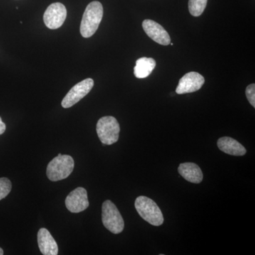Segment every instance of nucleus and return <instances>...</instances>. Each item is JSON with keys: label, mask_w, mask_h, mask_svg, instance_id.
Segmentation results:
<instances>
[{"label": "nucleus", "mask_w": 255, "mask_h": 255, "mask_svg": "<svg viewBox=\"0 0 255 255\" xmlns=\"http://www.w3.org/2000/svg\"><path fill=\"white\" fill-rule=\"evenodd\" d=\"M142 28L151 39L162 46H168L171 38L167 31L160 24L150 19L144 20Z\"/></svg>", "instance_id": "obj_10"}, {"label": "nucleus", "mask_w": 255, "mask_h": 255, "mask_svg": "<svg viewBox=\"0 0 255 255\" xmlns=\"http://www.w3.org/2000/svg\"><path fill=\"white\" fill-rule=\"evenodd\" d=\"M11 181L6 177L0 178V201L7 196L11 190Z\"/></svg>", "instance_id": "obj_16"}, {"label": "nucleus", "mask_w": 255, "mask_h": 255, "mask_svg": "<svg viewBox=\"0 0 255 255\" xmlns=\"http://www.w3.org/2000/svg\"><path fill=\"white\" fill-rule=\"evenodd\" d=\"M135 209L142 219L154 226H159L164 223L162 211L156 203L147 196H138L135 201Z\"/></svg>", "instance_id": "obj_3"}, {"label": "nucleus", "mask_w": 255, "mask_h": 255, "mask_svg": "<svg viewBox=\"0 0 255 255\" xmlns=\"http://www.w3.org/2000/svg\"><path fill=\"white\" fill-rule=\"evenodd\" d=\"M94 87V80L91 78L85 79L75 85L68 92L62 101L63 108L68 109L80 102L85 96L88 95Z\"/></svg>", "instance_id": "obj_6"}, {"label": "nucleus", "mask_w": 255, "mask_h": 255, "mask_svg": "<svg viewBox=\"0 0 255 255\" xmlns=\"http://www.w3.org/2000/svg\"><path fill=\"white\" fill-rule=\"evenodd\" d=\"M205 82V79L201 74L196 72H190L185 74L179 80L176 93L178 95L192 93L200 90Z\"/></svg>", "instance_id": "obj_8"}, {"label": "nucleus", "mask_w": 255, "mask_h": 255, "mask_svg": "<svg viewBox=\"0 0 255 255\" xmlns=\"http://www.w3.org/2000/svg\"><path fill=\"white\" fill-rule=\"evenodd\" d=\"M155 67L156 61L153 58L142 57L136 60L134 67V75L138 79L147 78Z\"/></svg>", "instance_id": "obj_14"}, {"label": "nucleus", "mask_w": 255, "mask_h": 255, "mask_svg": "<svg viewBox=\"0 0 255 255\" xmlns=\"http://www.w3.org/2000/svg\"><path fill=\"white\" fill-rule=\"evenodd\" d=\"M5 130H6V125H5L4 122L1 120V117H0V135H2Z\"/></svg>", "instance_id": "obj_18"}, {"label": "nucleus", "mask_w": 255, "mask_h": 255, "mask_svg": "<svg viewBox=\"0 0 255 255\" xmlns=\"http://www.w3.org/2000/svg\"><path fill=\"white\" fill-rule=\"evenodd\" d=\"M102 223L107 230L119 234L124 231V221L117 206L110 200L105 201L102 205Z\"/></svg>", "instance_id": "obj_5"}, {"label": "nucleus", "mask_w": 255, "mask_h": 255, "mask_svg": "<svg viewBox=\"0 0 255 255\" xmlns=\"http://www.w3.org/2000/svg\"><path fill=\"white\" fill-rule=\"evenodd\" d=\"M103 14V6L100 1H92L87 5L80 24V33L84 38H90L95 34L100 26Z\"/></svg>", "instance_id": "obj_1"}, {"label": "nucleus", "mask_w": 255, "mask_h": 255, "mask_svg": "<svg viewBox=\"0 0 255 255\" xmlns=\"http://www.w3.org/2000/svg\"><path fill=\"white\" fill-rule=\"evenodd\" d=\"M246 97L251 105L255 108V85L251 84L246 88Z\"/></svg>", "instance_id": "obj_17"}, {"label": "nucleus", "mask_w": 255, "mask_h": 255, "mask_svg": "<svg viewBox=\"0 0 255 255\" xmlns=\"http://www.w3.org/2000/svg\"><path fill=\"white\" fill-rule=\"evenodd\" d=\"M120 125L113 117H104L98 121L97 132L100 141L104 145H112L119 140Z\"/></svg>", "instance_id": "obj_4"}, {"label": "nucleus", "mask_w": 255, "mask_h": 255, "mask_svg": "<svg viewBox=\"0 0 255 255\" xmlns=\"http://www.w3.org/2000/svg\"><path fill=\"white\" fill-rule=\"evenodd\" d=\"M4 255V251H3V250L1 249V248H0V255Z\"/></svg>", "instance_id": "obj_19"}, {"label": "nucleus", "mask_w": 255, "mask_h": 255, "mask_svg": "<svg viewBox=\"0 0 255 255\" xmlns=\"http://www.w3.org/2000/svg\"><path fill=\"white\" fill-rule=\"evenodd\" d=\"M208 0H189V10L194 16H199L204 12Z\"/></svg>", "instance_id": "obj_15"}, {"label": "nucleus", "mask_w": 255, "mask_h": 255, "mask_svg": "<svg viewBox=\"0 0 255 255\" xmlns=\"http://www.w3.org/2000/svg\"><path fill=\"white\" fill-rule=\"evenodd\" d=\"M66 17L67 9L65 6L62 3L55 2L47 8L43 15V21L47 27L54 30L63 24Z\"/></svg>", "instance_id": "obj_7"}, {"label": "nucleus", "mask_w": 255, "mask_h": 255, "mask_svg": "<svg viewBox=\"0 0 255 255\" xmlns=\"http://www.w3.org/2000/svg\"><path fill=\"white\" fill-rule=\"evenodd\" d=\"M38 247L42 254L44 255H57L58 254V246L54 238L46 228H41L38 231Z\"/></svg>", "instance_id": "obj_11"}, {"label": "nucleus", "mask_w": 255, "mask_h": 255, "mask_svg": "<svg viewBox=\"0 0 255 255\" xmlns=\"http://www.w3.org/2000/svg\"><path fill=\"white\" fill-rule=\"evenodd\" d=\"M88 197L86 189L78 187L70 193L65 199V206L71 213L82 212L89 207Z\"/></svg>", "instance_id": "obj_9"}, {"label": "nucleus", "mask_w": 255, "mask_h": 255, "mask_svg": "<svg viewBox=\"0 0 255 255\" xmlns=\"http://www.w3.org/2000/svg\"><path fill=\"white\" fill-rule=\"evenodd\" d=\"M74 167L75 161L71 156L59 154L48 164L47 177L53 182L63 180L71 174Z\"/></svg>", "instance_id": "obj_2"}, {"label": "nucleus", "mask_w": 255, "mask_h": 255, "mask_svg": "<svg viewBox=\"0 0 255 255\" xmlns=\"http://www.w3.org/2000/svg\"><path fill=\"white\" fill-rule=\"evenodd\" d=\"M178 172L184 179L194 184H199L202 182V171L200 167L193 162H185L179 164Z\"/></svg>", "instance_id": "obj_12"}, {"label": "nucleus", "mask_w": 255, "mask_h": 255, "mask_svg": "<svg viewBox=\"0 0 255 255\" xmlns=\"http://www.w3.org/2000/svg\"><path fill=\"white\" fill-rule=\"evenodd\" d=\"M220 150L225 153L233 156H243L246 155V147L232 137H222L217 142Z\"/></svg>", "instance_id": "obj_13"}]
</instances>
